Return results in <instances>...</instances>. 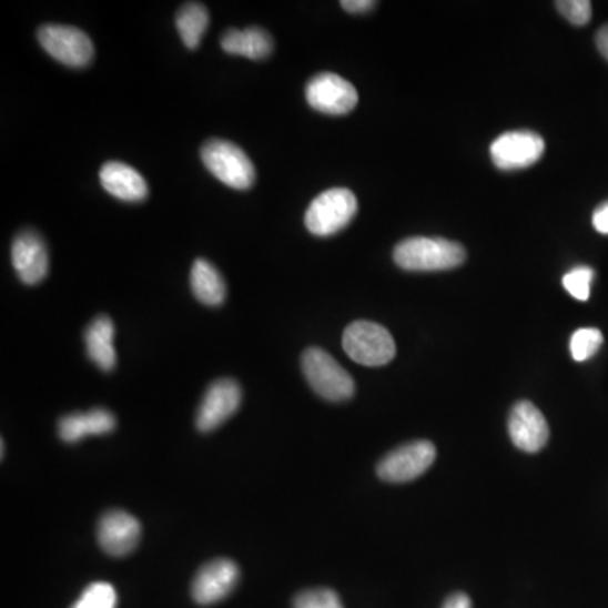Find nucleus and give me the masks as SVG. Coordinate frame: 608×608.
<instances>
[{
	"mask_svg": "<svg viewBox=\"0 0 608 608\" xmlns=\"http://www.w3.org/2000/svg\"><path fill=\"white\" fill-rule=\"evenodd\" d=\"M435 458L436 448L432 442H411L387 453L377 465V475L391 484H404L422 477L432 467Z\"/></svg>",
	"mask_w": 608,
	"mask_h": 608,
	"instance_id": "nucleus-7",
	"label": "nucleus"
},
{
	"mask_svg": "<svg viewBox=\"0 0 608 608\" xmlns=\"http://www.w3.org/2000/svg\"><path fill=\"white\" fill-rule=\"evenodd\" d=\"M604 344V335L597 328H580L571 336L569 342V351L571 357L577 362H585L597 354L598 348Z\"/></svg>",
	"mask_w": 608,
	"mask_h": 608,
	"instance_id": "nucleus-22",
	"label": "nucleus"
},
{
	"mask_svg": "<svg viewBox=\"0 0 608 608\" xmlns=\"http://www.w3.org/2000/svg\"><path fill=\"white\" fill-rule=\"evenodd\" d=\"M591 222H594L595 231L598 234L608 235V202L601 203L591 216Z\"/></svg>",
	"mask_w": 608,
	"mask_h": 608,
	"instance_id": "nucleus-26",
	"label": "nucleus"
},
{
	"mask_svg": "<svg viewBox=\"0 0 608 608\" xmlns=\"http://www.w3.org/2000/svg\"><path fill=\"white\" fill-rule=\"evenodd\" d=\"M100 183L105 192L122 202L138 203L148 199V183L144 178L129 164L110 161L100 170Z\"/></svg>",
	"mask_w": 608,
	"mask_h": 608,
	"instance_id": "nucleus-15",
	"label": "nucleus"
},
{
	"mask_svg": "<svg viewBox=\"0 0 608 608\" xmlns=\"http://www.w3.org/2000/svg\"><path fill=\"white\" fill-rule=\"evenodd\" d=\"M509 436L523 452L538 453L549 439L545 414L529 401H519L510 411Z\"/></svg>",
	"mask_w": 608,
	"mask_h": 608,
	"instance_id": "nucleus-12",
	"label": "nucleus"
},
{
	"mask_svg": "<svg viewBox=\"0 0 608 608\" xmlns=\"http://www.w3.org/2000/svg\"><path fill=\"white\" fill-rule=\"evenodd\" d=\"M597 47L598 51H600L601 53V57H604L605 60L608 61V24L604 26V28L598 29Z\"/></svg>",
	"mask_w": 608,
	"mask_h": 608,
	"instance_id": "nucleus-29",
	"label": "nucleus"
},
{
	"mask_svg": "<svg viewBox=\"0 0 608 608\" xmlns=\"http://www.w3.org/2000/svg\"><path fill=\"white\" fill-rule=\"evenodd\" d=\"M467 252L456 242L439 237H411L394 249V262L404 271H446L458 267Z\"/></svg>",
	"mask_w": 608,
	"mask_h": 608,
	"instance_id": "nucleus-1",
	"label": "nucleus"
},
{
	"mask_svg": "<svg viewBox=\"0 0 608 608\" xmlns=\"http://www.w3.org/2000/svg\"><path fill=\"white\" fill-rule=\"evenodd\" d=\"M556 8L575 26L588 24L591 19V2L588 0H559Z\"/></svg>",
	"mask_w": 608,
	"mask_h": 608,
	"instance_id": "nucleus-25",
	"label": "nucleus"
},
{
	"mask_svg": "<svg viewBox=\"0 0 608 608\" xmlns=\"http://www.w3.org/2000/svg\"><path fill=\"white\" fill-rule=\"evenodd\" d=\"M594 270L588 265H580L575 267L574 271H569L563 277V286L568 291L571 296L577 297L580 301H587L590 297L591 281H594Z\"/></svg>",
	"mask_w": 608,
	"mask_h": 608,
	"instance_id": "nucleus-23",
	"label": "nucleus"
},
{
	"mask_svg": "<svg viewBox=\"0 0 608 608\" xmlns=\"http://www.w3.org/2000/svg\"><path fill=\"white\" fill-rule=\"evenodd\" d=\"M294 608H344V605L335 591L328 588H313L301 591L294 598Z\"/></svg>",
	"mask_w": 608,
	"mask_h": 608,
	"instance_id": "nucleus-24",
	"label": "nucleus"
},
{
	"mask_svg": "<svg viewBox=\"0 0 608 608\" xmlns=\"http://www.w3.org/2000/svg\"><path fill=\"white\" fill-rule=\"evenodd\" d=\"M357 196L347 188H332L313 200L306 210L304 223L316 237H332L344 231L357 215Z\"/></svg>",
	"mask_w": 608,
	"mask_h": 608,
	"instance_id": "nucleus-3",
	"label": "nucleus"
},
{
	"mask_svg": "<svg viewBox=\"0 0 608 608\" xmlns=\"http://www.w3.org/2000/svg\"><path fill=\"white\" fill-rule=\"evenodd\" d=\"M210 24V14L205 6L199 2L184 4L176 14V28L181 41L188 50H196L202 43L203 34Z\"/></svg>",
	"mask_w": 608,
	"mask_h": 608,
	"instance_id": "nucleus-20",
	"label": "nucleus"
},
{
	"mask_svg": "<svg viewBox=\"0 0 608 608\" xmlns=\"http://www.w3.org/2000/svg\"><path fill=\"white\" fill-rule=\"evenodd\" d=\"M340 6L344 8V11L352 12V14H364V12L372 11L377 2H372V0H344Z\"/></svg>",
	"mask_w": 608,
	"mask_h": 608,
	"instance_id": "nucleus-27",
	"label": "nucleus"
},
{
	"mask_svg": "<svg viewBox=\"0 0 608 608\" xmlns=\"http://www.w3.org/2000/svg\"><path fill=\"white\" fill-rule=\"evenodd\" d=\"M202 160L206 170L234 190H249L255 181L251 158L231 141L212 139L202 148Z\"/></svg>",
	"mask_w": 608,
	"mask_h": 608,
	"instance_id": "nucleus-5",
	"label": "nucleus"
},
{
	"mask_svg": "<svg viewBox=\"0 0 608 608\" xmlns=\"http://www.w3.org/2000/svg\"><path fill=\"white\" fill-rule=\"evenodd\" d=\"M344 351L357 364L381 367L396 357V342L383 325L361 320L345 330Z\"/></svg>",
	"mask_w": 608,
	"mask_h": 608,
	"instance_id": "nucleus-4",
	"label": "nucleus"
},
{
	"mask_svg": "<svg viewBox=\"0 0 608 608\" xmlns=\"http://www.w3.org/2000/svg\"><path fill=\"white\" fill-rule=\"evenodd\" d=\"M239 581V566L231 559H215L200 569L193 581L192 594L196 604L213 605L234 590Z\"/></svg>",
	"mask_w": 608,
	"mask_h": 608,
	"instance_id": "nucleus-14",
	"label": "nucleus"
},
{
	"mask_svg": "<svg viewBox=\"0 0 608 608\" xmlns=\"http://www.w3.org/2000/svg\"><path fill=\"white\" fill-rule=\"evenodd\" d=\"M115 326L109 316L100 315L85 332L87 355L103 372H112L118 365V352L113 347Z\"/></svg>",
	"mask_w": 608,
	"mask_h": 608,
	"instance_id": "nucleus-18",
	"label": "nucleus"
},
{
	"mask_svg": "<svg viewBox=\"0 0 608 608\" xmlns=\"http://www.w3.org/2000/svg\"><path fill=\"white\" fill-rule=\"evenodd\" d=\"M115 426H118V419L110 411L92 409L89 413H73L61 417L58 435L63 442L79 443L87 436L112 433Z\"/></svg>",
	"mask_w": 608,
	"mask_h": 608,
	"instance_id": "nucleus-16",
	"label": "nucleus"
},
{
	"mask_svg": "<svg viewBox=\"0 0 608 608\" xmlns=\"http://www.w3.org/2000/svg\"><path fill=\"white\" fill-rule=\"evenodd\" d=\"M97 536L103 551L110 556H125L134 551L141 539V524L125 510H109L100 517Z\"/></svg>",
	"mask_w": 608,
	"mask_h": 608,
	"instance_id": "nucleus-13",
	"label": "nucleus"
},
{
	"mask_svg": "<svg viewBox=\"0 0 608 608\" xmlns=\"http://www.w3.org/2000/svg\"><path fill=\"white\" fill-rule=\"evenodd\" d=\"M220 43L225 53L237 54L254 61L270 58L274 50L273 38L270 32L261 28H247L244 31L229 29L223 32Z\"/></svg>",
	"mask_w": 608,
	"mask_h": 608,
	"instance_id": "nucleus-17",
	"label": "nucleus"
},
{
	"mask_svg": "<svg viewBox=\"0 0 608 608\" xmlns=\"http://www.w3.org/2000/svg\"><path fill=\"white\" fill-rule=\"evenodd\" d=\"M242 391L232 378H220L206 389L199 413H196V428L202 433H210L222 426L229 417L234 416L241 407Z\"/></svg>",
	"mask_w": 608,
	"mask_h": 608,
	"instance_id": "nucleus-10",
	"label": "nucleus"
},
{
	"mask_svg": "<svg viewBox=\"0 0 608 608\" xmlns=\"http://www.w3.org/2000/svg\"><path fill=\"white\" fill-rule=\"evenodd\" d=\"M38 40L50 57L71 68L89 67L93 60V43L89 34L79 28L44 24L38 31Z\"/></svg>",
	"mask_w": 608,
	"mask_h": 608,
	"instance_id": "nucleus-6",
	"label": "nucleus"
},
{
	"mask_svg": "<svg viewBox=\"0 0 608 608\" xmlns=\"http://www.w3.org/2000/svg\"><path fill=\"white\" fill-rule=\"evenodd\" d=\"M192 291L205 306H220L226 297L225 281L212 262L196 259L192 267Z\"/></svg>",
	"mask_w": 608,
	"mask_h": 608,
	"instance_id": "nucleus-19",
	"label": "nucleus"
},
{
	"mask_svg": "<svg viewBox=\"0 0 608 608\" xmlns=\"http://www.w3.org/2000/svg\"><path fill=\"white\" fill-rule=\"evenodd\" d=\"M545 141L533 131H513L492 142L490 156L503 171L524 170L541 160Z\"/></svg>",
	"mask_w": 608,
	"mask_h": 608,
	"instance_id": "nucleus-8",
	"label": "nucleus"
},
{
	"mask_svg": "<svg viewBox=\"0 0 608 608\" xmlns=\"http://www.w3.org/2000/svg\"><path fill=\"white\" fill-rule=\"evenodd\" d=\"M71 608H118V591L105 581H97L85 588Z\"/></svg>",
	"mask_w": 608,
	"mask_h": 608,
	"instance_id": "nucleus-21",
	"label": "nucleus"
},
{
	"mask_svg": "<svg viewBox=\"0 0 608 608\" xmlns=\"http://www.w3.org/2000/svg\"><path fill=\"white\" fill-rule=\"evenodd\" d=\"M301 367L312 389L323 399L344 403L354 397V378L328 352L308 348L301 358Z\"/></svg>",
	"mask_w": 608,
	"mask_h": 608,
	"instance_id": "nucleus-2",
	"label": "nucleus"
},
{
	"mask_svg": "<svg viewBox=\"0 0 608 608\" xmlns=\"http://www.w3.org/2000/svg\"><path fill=\"white\" fill-rule=\"evenodd\" d=\"M12 265L19 280L28 286L40 284L50 271L47 242L38 232L22 231L12 242Z\"/></svg>",
	"mask_w": 608,
	"mask_h": 608,
	"instance_id": "nucleus-11",
	"label": "nucleus"
},
{
	"mask_svg": "<svg viewBox=\"0 0 608 608\" xmlns=\"http://www.w3.org/2000/svg\"><path fill=\"white\" fill-rule=\"evenodd\" d=\"M443 608H472V600L468 595L453 594L452 597L446 598Z\"/></svg>",
	"mask_w": 608,
	"mask_h": 608,
	"instance_id": "nucleus-28",
	"label": "nucleus"
},
{
	"mask_svg": "<svg viewBox=\"0 0 608 608\" xmlns=\"http://www.w3.org/2000/svg\"><path fill=\"white\" fill-rule=\"evenodd\" d=\"M306 100L316 112L345 115L357 105L358 93L348 80L336 73H318L306 85Z\"/></svg>",
	"mask_w": 608,
	"mask_h": 608,
	"instance_id": "nucleus-9",
	"label": "nucleus"
}]
</instances>
